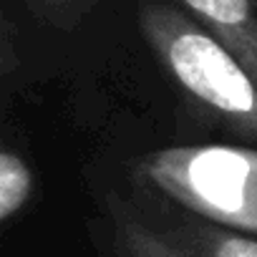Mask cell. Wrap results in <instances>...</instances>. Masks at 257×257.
Instances as JSON below:
<instances>
[{"label":"cell","mask_w":257,"mask_h":257,"mask_svg":"<svg viewBox=\"0 0 257 257\" xmlns=\"http://www.w3.org/2000/svg\"><path fill=\"white\" fill-rule=\"evenodd\" d=\"M169 237L192 257H257L254 237L212 222H189Z\"/></svg>","instance_id":"5b68a950"},{"label":"cell","mask_w":257,"mask_h":257,"mask_svg":"<svg viewBox=\"0 0 257 257\" xmlns=\"http://www.w3.org/2000/svg\"><path fill=\"white\" fill-rule=\"evenodd\" d=\"M142 177L204 222L257 234L254 147H169L142 162Z\"/></svg>","instance_id":"7a4b0ae2"},{"label":"cell","mask_w":257,"mask_h":257,"mask_svg":"<svg viewBox=\"0 0 257 257\" xmlns=\"http://www.w3.org/2000/svg\"><path fill=\"white\" fill-rule=\"evenodd\" d=\"M111 244L116 257H192L167 232L147 224L123 204H111Z\"/></svg>","instance_id":"277c9868"},{"label":"cell","mask_w":257,"mask_h":257,"mask_svg":"<svg viewBox=\"0 0 257 257\" xmlns=\"http://www.w3.org/2000/svg\"><path fill=\"white\" fill-rule=\"evenodd\" d=\"M21 3L38 21L61 31H73L96 8L98 0H21Z\"/></svg>","instance_id":"52a82bcc"},{"label":"cell","mask_w":257,"mask_h":257,"mask_svg":"<svg viewBox=\"0 0 257 257\" xmlns=\"http://www.w3.org/2000/svg\"><path fill=\"white\" fill-rule=\"evenodd\" d=\"M214 33L257 81V0H174Z\"/></svg>","instance_id":"3957f363"},{"label":"cell","mask_w":257,"mask_h":257,"mask_svg":"<svg viewBox=\"0 0 257 257\" xmlns=\"http://www.w3.org/2000/svg\"><path fill=\"white\" fill-rule=\"evenodd\" d=\"M139 31L164 71L204 111L257 144V81L214 33L169 0H144Z\"/></svg>","instance_id":"6da1fadb"},{"label":"cell","mask_w":257,"mask_h":257,"mask_svg":"<svg viewBox=\"0 0 257 257\" xmlns=\"http://www.w3.org/2000/svg\"><path fill=\"white\" fill-rule=\"evenodd\" d=\"M33 197V172L11 149L0 152V222H11Z\"/></svg>","instance_id":"8992f818"}]
</instances>
